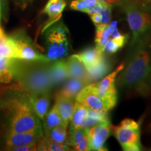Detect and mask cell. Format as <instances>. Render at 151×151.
Returning a JSON list of instances; mask_svg holds the SVG:
<instances>
[{"label":"cell","instance_id":"39","mask_svg":"<svg viewBox=\"0 0 151 151\" xmlns=\"http://www.w3.org/2000/svg\"><path fill=\"white\" fill-rule=\"evenodd\" d=\"M148 1H150V2H151V0H148Z\"/></svg>","mask_w":151,"mask_h":151},{"label":"cell","instance_id":"18","mask_svg":"<svg viewBox=\"0 0 151 151\" xmlns=\"http://www.w3.org/2000/svg\"><path fill=\"white\" fill-rule=\"evenodd\" d=\"M111 69H112L111 62L105 57L96 65L86 69L88 71V84L100 81L107 74H109Z\"/></svg>","mask_w":151,"mask_h":151},{"label":"cell","instance_id":"17","mask_svg":"<svg viewBox=\"0 0 151 151\" xmlns=\"http://www.w3.org/2000/svg\"><path fill=\"white\" fill-rule=\"evenodd\" d=\"M69 77L84 81L87 84L88 82V71L81 60L76 54L69 56L66 60Z\"/></svg>","mask_w":151,"mask_h":151},{"label":"cell","instance_id":"12","mask_svg":"<svg viewBox=\"0 0 151 151\" xmlns=\"http://www.w3.org/2000/svg\"><path fill=\"white\" fill-rule=\"evenodd\" d=\"M76 101L86 106L87 108L91 110L99 112H108L106 109L103 100L98 94L94 83L85 86L77 94Z\"/></svg>","mask_w":151,"mask_h":151},{"label":"cell","instance_id":"31","mask_svg":"<svg viewBox=\"0 0 151 151\" xmlns=\"http://www.w3.org/2000/svg\"><path fill=\"white\" fill-rule=\"evenodd\" d=\"M99 13L102 16V20L100 24H109L111 22V13H112V6L104 3V6Z\"/></svg>","mask_w":151,"mask_h":151},{"label":"cell","instance_id":"37","mask_svg":"<svg viewBox=\"0 0 151 151\" xmlns=\"http://www.w3.org/2000/svg\"><path fill=\"white\" fill-rule=\"evenodd\" d=\"M7 84H1L0 83V95H1V92L3 91V90L4 89V88L6 87V86Z\"/></svg>","mask_w":151,"mask_h":151},{"label":"cell","instance_id":"11","mask_svg":"<svg viewBox=\"0 0 151 151\" xmlns=\"http://www.w3.org/2000/svg\"><path fill=\"white\" fill-rule=\"evenodd\" d=\"M90 143V150H107L105 143L112 133V126L107 121L86 128Z\"/></svg>","mask_w":151,"mask_h":151},{"label":"cell","instance_id":"34","mask_svg":"<svg viewBox=\"0 0 151 151\" xmlns=\"http://www.w3.org/2000/svg\"><path fill=\"white\" fill-rule=\"evenodd\" d=\"M90 18H91L92 21L94 24V25L97 26L101 24V20H102V16H101V13L97 12L93 13V14H90Z\"/></svg>","mask_w":151,"mask_h":151},{"label":"cell","instance_id":"6","mask_svg":"<svg viewBox=\"0 0 151 151\" xmlns=\"http://www.w3.org/2000/svg\"><path fill=\"white\" fill-rule=\"evenodd\" d=\"M8 39L13 59L50 62L23 30H18L8 35Z\"/></svg>","mask_w":151,"mask_h":151},{"label":"cell","instance_id":"27","mask_svg":"<svg viewBox=\"0 0 151 151\" xmlns=\"http://www.w3.org/2000/svg\"><path fill=\"white\" fill-rule=\"evenodd\" d=\"M110 37L109 24H99L96 26L95 43L96 47L97 48L104 52L106 43H107Z\"/></svg>","mask_w":151,"mask_h":151},{"label":"cell","instance_id":"8","mask_svg":"<svg viewBox=\"0 0 151 151\" xmlns=\"http://www.w3.org/2000/svg\"><path fill=\"white\" fill-rule=\"evenodd\" d=\"M124 68L122 63L112 72L107 74L101 80L94 83L99 97L103 100L106 111H111L115 107L118 101V92L116 86L117 76Z\"/></svg>","mask_w":151,"mask_h":151},{"label":"cell","instance_id":"38","mask_svg":"<svg viewBox=\"0 0 151 151\" xmlns=\"http://www.w3.org/2000/svg\"><path fill=\"white\" fill-rule=\"evenodd\" d=\"M149 129H150V132H151V123L150 124V125H149Z\"/></svg>","mask_w":151,"mask_h":151},{"label":"cell","instance_id":"16","mask_svg":"<svg viewBox=\"0 0 151 151\" xmlns=\"http://www.w3.org/2000/svg\"><path fill=\"white\" fill-rule=\"evenodd\" d=\"M49 72L54 87L63 83L69 78L67 62L65 58L50 62Z\"/></svg>","mask_w":151,"mask_h":151},{"label":"cell","instance_id":"19","mask_svg":"<svg viewBox=\"0 0 151 151\" xmlns=\"http://www.w3.org/2000/svg\"><path fill=\"white\" fill-rule=\"evenodd\" d=\"M76 99L66 98L55 94V104L64 122L69 125L76 105Z\"/></svg>","mask_w":151,"mask_h":151},{"label":"cell","instance_id":"15","mask_svg":"<svg viewBox=\"0 0 151 151\" xmlns=\"http://www.w3.org/2000/svg\"><path fill=\"white\" fill-rule=\"evenodd\" d=\"M66 6L65 0H48L42 10L43 14L47 15L48 18L43 28V32L52 24L59 21Z\"/></svg>","mask_w":151,"mask_h":151},{"label":"cell","instance_id":"28","mask_svg":"<svg viewBox=\"0 0 151 151\" xmlns=\"http://www.w3.org/2000/svg\"><path fill=\"white\" fill-rule=\"evenodd\" d=\"M97 2V0H73L70 4L71 9L83 12L87 9Z\"/></svg>","mask_w":151,"mask_h":151},{"label":"cell","instance_id":"36","mask_svg":"<svg viewBox=\"0 0 151 151\" xmlns=\"http://www.w3.org/2000/svg\"><path fill=\"white\" fill-rule=\"evenodd\" d=\"M2 27L1 25V1L0 0V28Z\"/></svg>","mask_w":151,"mask_h":151},{"label":"cell","instance_id":"35","mask_svg":"<svg viewBox=\"0 0 151 151\" xmlns=\"http://www.w3.org/2000/svg\"><path fill=\"white\" fill-rule=\"evenodd\" d=\"M14 1L18 5L21 6H25L28 3L31 2L32 0H14Z\"/></svg>","mask_w":151,"mask_h":151},{"label":"cell","instance_id":"2","mask_svg":"<svg viewBox=\"0 0 151 151\" xmlns=\"http://www.w3.org/2000/svg\"><path fill=\"white\" fill-rule=\"evenodd\" d=\"M127 61L120 71L118 84L141 94L148 92V79L151 74V37L130 43Z\"/></svg>","mask_w":151,"mask_h":151},{"label":"cell","instance_id":"5","mask_svg":"<svg viewBox=\"0 0 151 151\" xmlns=\"http://www.w3.org/2000/svg\"><path fill=\"white\" fill-rule=\"evenodd\" d=\"M45 32V55L50 62L66 58L71 50L69 32L62 21H58L47 28Z\"/></svg>","mask_w":151,"mask_h":151},{"label":"cell","instance_id":"23","mask_svg":"<svg viewBox=\"0 0 151 151\" xmlns=\"http://www.w3.org/2000/svg\"><path fill=\"white\" fill-rule=\"evenodd\" d=\"M62 124L67 125L62 120L59 113V111L57 109L55 104H54L52 106L51 109L48 111V112L47 113V114L42 121L43 132H46L49 129H52V128L62 125Z\"/></svg>","mask_w":151,"mask_h":151},{"label":"cell","instance_id":"10","mask_svg":"<svg viewBox=\"0 0 151 151\" xmlns=\"http://www.w3.org/2000/svg\"><path fill=\"white\" fill-rule=\"evenodd\" d=\"M43 137V130L17 132L3 128L2 143L5 150H11L15 147L31 143H38Z\"/></svg>","mask_w":151,"mask_h":151},{"label":"cell","instance_id":"25","mask_svg":"<svg viewBox=\"0 0 151 151\" xmlns=\"http://www.w3.org/2000/svg\"><path fill=\"white\" fill-rule=\"evenodd\" d=\"M88 109L82 104L76 101V105L71 116L69 127H81L83 122L85 121L88 116Z\"/></svg>","mask_w":151,"mask_h":151},{"label":"cell","instance_id":"32","mask_svg":"<svg viewBox=\"0 0 151 151\" xmlns=\"http://www.w3.org/2000/svg\"><path fill=\"white\" fill-rule=\"evenodd\" d=\"M37 143H27L22 146L15 147L10 151H35L37 150Z\"/></svg>","mask_w":151,"mask_h":151},{"label":"cell","instance_id":"29","mask_svg":"<svg viewBox=\"0 0 151 151\" xmlns=\"http://www.w3.org/2000/svg\"><path fill=\"white\" fill-rule=\"evenodd\" d=\"M118 22L113 21L109 24V31H110L111 37L116 40L122 41L124 43H127L128 39V36L127 35H122L119 32L118 29Z\"/></svg>","mask_w":151,"mask_h":151},{"label":"cell","instance_id":"21","mask_svg":"<svg viewBox=\"0 0 151 151\" xmlns=\"http://www.w3.org/2000/svg\"><path fill=\"white\" fill-rule=\"evenodd\" d=\"M104 52L97 47H89L76 54L83 63L86 69L96 65L104 58Z\"/></svg>","mask_w":151,"mask_h":151},{"label":"cell","instance_id":"33","mask_svg":"<svg viewBox=\"0 0 151 151\" xmlns=\"http://www.w3.org/2000/svg\"><path fill=\"white\" fill-rule=\"evenodd\" d=\"M132 0H97V1L101 3L106 4L110 5L111 6H120L122 7L123 6L127 4Z\"/></svg>","mask_w":151,"mask_h":151},{"label":"cell","instance_id":"4","mask_svg":"<svg viewBox=\"0 0 151 151\" xmlns=\"http://www.w3.org/2000/svg\"><path fill=\"white\" fill-rule=\"evenodd\" d=\"M132 32L131 43L151 37V6L132 0L122 7Z\"/></svg>","mask_w":151,"mask_h":151},{"label":"cell","instance_id":"30","mask_svg":"<svg viewBox=\"0 0 151 151\" xmlns=\"http://www.w3.org/2000/svg\"><path fill=\"white\" fill-rule=\"evenodd\" d=\"M124 45H125V43L122 42V41L116 40V39L111 38V39H109L107 43H106L104 52L110 54L116 53Z\"/></svg>","mask_w":151,"mask_h":151},{"label":"cell","instance_id":"1","mask_svg":"<svg viewBox=\"0 0 151 151\" xmlns=\"http://www.w3.org/2000/svg\"><path fill=\"white\" fill-rule=\"evenodd\" d=\"M0 111L4 117L3 128L17 132L43 130L42 122L32 109L27 93L15 82L7 84L1 92Z\"/></svg>","mask_w":151,"mask_h":151},{"label":"cell","instance_id":"24","mask_svg":"<svg viewBox=\"0 0 151 151\" xmlns=\"http://www.w3.org/2000/svg\"><path fill=\"white\" fill-rule=\"evenodd\" d=\"M107 121H110L109 119L108 112H99L88 109V116L85 121L83 122L81 127L88 128Z\"/></svg>","mask_w":151,"mask_h":151},{"label":"cell","instance_id":"14","mask_svg":"<svg viewBox=\"0 0 151 151\" xmlns=\"http://www.w3.org/2000/svg\"><path fill=\"white\" fill-rule=\"evenodd\" d=\"M69 144L74 150H90L89 139L86 128L82 127H69Z\"/></svg>","mask_w":151,"mask_h":151},{"label":"cell","instance_id":"13","mask_svg":"<svg viewBox=\"0 0 151 151\" xmlns=\"http://www.w3.org/2000/svg\"><path fill=\"white\" fill-rule=\"evenodd\" d=\"M30 106L36 116L42 121L49 111L51 100V92L28 95Z\"/></svg>","mask_w":151,"mask_h":151},{"label":"cell","instance_id":"3","mask_svg":"<svg viewBox=\"0 0 151 151\" xmlns=\"http://www.w3.org/2000/svg\"><path fill=\"white\" fill-rule=\"evenodd\" d=\"M50 62L16 60L14 82L28 95L51 92L54 86L49 72Z\"/></svg>","mask_w":151,"mask_h":151},{"label":"cell","instance_id":"22","mask_svg":"<svg viewBox=\"0 0 151 151\" xmlns=\"http://www.w3.org/2000/svg\"><path fill=\"white\" fill-rule=\"evenodd\" d=\"M68 127L69 126L65 125V124L58 126L43 132V136L53 142L69 144Z\"/></svg>","mask_w":151,"mask_h":151},{"label":"cell","instance_id":"9","mask_svg":"<svg viewBox=\"0 0 151 151\" xmlns=\"http://www.w3.org/2000/svg\"><path fill=\"white\" fill-rule=\"evenodd\" d=\"M16 60L11 57L8 35L0 28V83L9 84L14 81Z\"/></svg>","mask_w":151,"mask_h":151},{"label":"cell","instance_id":"26","mask_svg":"<svg viewBox=\"0 0 151 151\" xmlns=\"http://www.w3.org/2000/svg\"><path fill=\"white\" fill-rule=\"evenodd\" d=\"M37 150L41 151H67L71 150V147L66 143H58L49 140L43 136L37 143Z\"/></svg>","mask_w":151,"mask_h":151},{"label":"cell","instance_id":"20","mask_svg":"<svg viewBox=\"0 0 151 151\" xmlns=\"http://www.w3.org/2000/svg\"><path fill=\"white\" fill-rule=\"evenodd\" d=\"M87 85L88 84L84 81L81 79L69 78L65 81L61 89L55 94L66 98L76 99L77 94Z\"/></svg>","mask_w":151,"mask_h":151},{"label":"cell","instance_id":"7","mask_svg":"<svg viewBox=\"0 0 151 151\" xmlns=\"http://www.w3.org/2000/svg\"><path fill=\"white\" fill-rule=\"evenodd\" d=\"M112 132L124 151L142 150L141 141V123L133 119L125 118L116 127H112Z\"/></svg>","mask_w":151,"mask_h":151}]
</instances>
